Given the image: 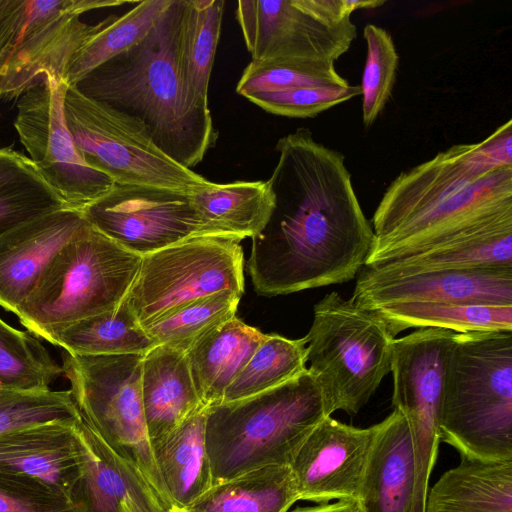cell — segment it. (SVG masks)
<instances>
[{
	"label": "cell",
	"instance_id": "25",
	"mask_svg": "<svg viewBox=\"0 0 512 512\" xmlns=\"http://www.w3.org/2000/svg\"><path fill=\"white\" fill-rule=\"evenodd\" d=\"M425 512H512V460L461 457L428 490Z\"/></svg>",
	"mask_w": 512,
	"mask_h": 512
},
{
	"label": "cell",
	"instance_id": "7",
	"mask_svg": "<svg viewBox=\"0 0 512 512\" xmlns=\"http://www.w3.org/2000/svg\"><path fill=\"white\" fill-rule=\"evenodd\" d=\"M307 342L308 371L319 384L328 414L356 415L390 372L395 336L374 309L333 291L313 309Z\"/></svg>",
	"mask_w": 512,
	"mask_h": 512
},
{
	"label": "cell",
	"instance_id": "40",
	"mask_svg": "<svg viewBox=\"0 0 512 512\" xmlns=\"http://www.w3.org/2000/svg\"><path fill=\"white\" fill-rule=\"evenodd\" d=\"M358 95H361L360 86L348 85L258 92L249 94L245 98L272 114L292 118H311Z\"/></svg>",
	"mask_w": 512,
	"mask_h": 512
},
{
	"label": "cell",
	"instance_id": "26",
	"mask_svg": "<svg viewBox=\"0 0 512 512\" xmlns=\"http://www.w3.org/2000/svg\"><path fill=\"white\" fill-rule=\"evenodd\" d=\"M206 410L187 419L152 447L172 505L188 507L213 485L206 447Z\"/></svg>",
	"mask_w": 512,
	"mask_h": 512
},
{
	"label": "cell",
	"instance_id": "13",
	"mask_svg": "<svg viewBox=\"0 0 512 512\" xmlns=\"http://www.w3.org/2000/svg\"><path fill=\"white\" fill-rule=\"evenodd\" d=\"M68 86L42 76L18 97L14 126L45 182L70 208L83 211L115 183L91 168L76 148L64 113Z\"/></svg>",
	"mask_w": 512,
	"mask_h": 512
},
{
	"label": "cell",
	"instance_id": "19",
	"mask_svg": "<svg viewBox=\"0 0 512 512\" xmlns=\"http://www.w3.org/2000/svg\"><path fill=\"white\" fill-rule=\"evenodd\" d=\"M87 224L82 211L64 208L0 235V306L15 314L52 258Z\"/></svg>",
	"mask_w": 512,
	"mask_h": 512
},
{
	"label": "cell",
	"instance_id": "37",
	"mask_svg": "<svg viewBox=\"0 0 512 512\" xmlns=\"http://www.w3.org/2000/svg\"><path fill=\"white\" fill-rule=\"evenodd\" d=\"M348 85L350 84L337 72L334 64L280 59L251 60L243 70L236 91L245 97L258 92Z\"/></svg>",
	"mask_w": 512,
	"mask_h": 512
},
{
	"label": "cell",
	"instance_id": "30",
	"mask_svg": "<svg viewBox=\"0 0 512 512\" xmlns=\"http://www.w3.org/2000/svg\"><path fill=\"white\" fill-rule=\"evenodd\" d=\"M51 344L73 355L145 354L156 346L125 300L68 326Z\"/></svg>",
	"mask_w": 512,
	"mask_h": 512
},
{
	"label": "cell",
	"instance_id": "10",
	"mask_svg": "<svg viewBox=\"0 0 512 512\" xmlns=\"http://www.w3.org/2000/svg\"><path fill=\"white\" fill-rule=\"evenodd\" d=\"M64 113L83 160L115 184L194 193L211 181L165 155L145 126L83 95L69 85Z\"/></svg>",
	"mask_w": 512,
	"mask_h": 512
},
{
	"label": "cell",
	"instance_id": "39",
	"mask_svg": "<svg viewBox=\"0 0 512 512\" xmlns=\"http://www.w3.org/2000/svg\"><path fill=\"white\" fill-rule=\"evenodd\" d=\"M70 390L17 391L0 387V434L50 421H80Z\"/></svg>",
	"mask_w": 512,
	"mask_h": 512
},
{
	"label": "cell",
	"instance_id": "36",
	"mask_svg": "<svg viewBox=\"0 0 512 512\" xmlns=\"http://www.w3.org/2000/svg\"><path fill=\"white\" fill-rule=\"evenodd\" d=\"M241 296L222 291L193 301L144 326L156 345L187 352L201 337L236 317Z\"/></svg>",
	"mask_w": 512,
	"mask_h": 512
},
{
	"label": "cell",
	"instance_id": "2",
	"mask_svg": "<svg viewBox=\"0 0 512 512\" xmlns=\"http://www.w3.org/2000/svg\"><path fill=\"white\" fill-rule=\"evenodd\" d=\"M512 207V121L481 142L457 144L400 173L372 217L365 266L426 245Z\"/></svg>",
	"mask_w": 512,
	"mask_h": 512
},
{
	"label": "cell",
	"instance_id": "16",
	"mask_svg": "<svg viewBox=\"0 0 512 512\" xmlns=\"http://www.w3.org/2000/svg\"><path fill=\"white\" fill-rule=\"evenodd\" d=\"M376 432L377 424L357 428L325 417L290 464L299 500L356 501Z\"/></svg>",
	"mask_w": 512,
	"mask_h": 512
},
{
	"label": "cell",
	"instance_id": "24",
	"mask_svg": "<svg viewBox=\"0 0 512 512\" xmlns=\"http://www.w3.org/2000/svg\"><path fill=\"white\" fill-rule=\"evenodd\" d=\"M265 336L260 330L234 317L189 348L186 356L191 376L205 409L221 404L225 390Z\"/></svg>",
	"mask_w": 512,
	"mask_h": 512
},
{
	"label": "cell",
	"instance_id": "3",
	"mask_svg": "<svg viewBox=\"0 0 512 512\" xmlns=\"http://www.w3.org/2000/svg\"><path fill=\"white\" fill-rule=\"evenodd\" d=\"M185 0H172L137 44L74 86L86 97L142 123L154 144L191 169L217 139L209 108L194 105L178 73L176 50Z\"/></svg>",
	"mask_w": 512,
	"mask_h": 512
},
{
	"label": "cell",
	"instance_id": "14",
	"mask_svg": "<svg viewBox=\"0 0 512 512\" xmlns=\"http://www.w3.org/2000/svg\"><path fill=\"white\" fill-rule=\"evenodd\" d=\"M455 332L420 328L394 340L392 404L405 416L414 442L417 489L426 505L439 449V423L446 368Z\"/></svg>",
	"mask_w": 512,
	"mask_h": 512
},
{
	"label": "cell",
	"instance_id": "22",
	"mask_svg": "<svg viewBox=\"0 0 512 512\" xmlns=\"http://www.w3.org/2000/svg\"><path fill=\"white\" fill-rule=\"evenodd\" d=\"M356 504L358 512H425L418 495L412 434L397 409L377 423Z\"/></svg>",
	"mask_w": 512,
	"mask_h": 512
},
{
	"label": "cell",
	"instance_id": "15",
	"mask_svg": "<svg viewBox=\"0 0 512 512\" xmlns=\"http://www.w3.org/2000/svg\"><path fill=\"white\" fill-rule=\"evenodd\" d=\"M82 212L95 229L141 257L193 237L222 236L201 217L190 194L169 189L115 184Z\"/></svg>",
	"mask_w": 512,
	"mask_h": 512
},
{
	"label": "cell",
	"instance_id": "23",
	"mask_svg": "<svg viewBox=\"0 0 512 512\" xmlns=\"http://www.w3.org/2000/svg\"><path fill=\"white\" fill-rule=\"evenodd\" d=\"M142 401L152 447L187 419L205 410L196 392L185 352L156 345L144 354Z\"/></svg>",
	"mask_w": 512,
	"mask_h": 512
},
{
	"label": "cell",
	"instance_id": "9",
	"mask_svg": "<svg viewBox=\"0 0 512 512\" xmlns=\"http://www.w3.org/2000/svg\"><path fill=\"white\" fill-rule=\"evenodd\" d=\"M136 3L0 0V98H18L44 75L65 81L73 55L111 17L89 25L80 16L94 9Z\"/></svg>",
	"mask_w": 512,
	"mask_h": 512
},
{
	"label": "cell",
	"instance_id": "4",
	"mask_svg": "<svg viewBox=\"0 0 512 512\" xmlns=\"http://www.w3.org/2000/svg\"><path fill=\"white\" fill-rule=\"evenodd\" d=\"M327 416L322 390L308 369L265 392L208 408L205 436L213 485L266 466H290Z\"/></svg>",
	"mask_w": 512,
	"mask_h": 512
},
{
	"label": "cell",
	"instance_id": "20",
	"mask_svg": "<svg viewBox=\"0 0 512 512\" xmlns=\"http://www.w3.org/2000/svg\"><path fill=\"white\" fill-rule=\"evenodd\" d=\"M80 422H43L0 434V474L69 496L80 473Z\"/></svg>",
	"mask_w": 512,
	"mask_h": 512
},
{
	"label": "cell",
	"instance_id": "8",
	"mask_svg": "<svg viewBox=\"0 0 512 512\" xmlns=\"http://www.w3.org/2000/svg\"><path fill=\"white\" fill-rule=\"evenodd\" d=\"M144 354H62L63 376L82 420L153 490L172 502L157 468L142 401Z\"/></svg>",
	"mask_w": 512,
	"mask_h": 512
},
{
	"label": "cell",
	"instance_id": "43",
	"mask_svg": "<svg viewBox=\"0 0 512 512\" xmlns=\"http://www.w3.org/2000/svg\"><path fill=\"white\" fill-rule=\"evenodd\" d=\"M168 512H191V511L188 510L186 507H181V506L173 504V505H171Z\"/></svg>",
	"mask_w": 512,
	"mask_h": 512
},
{
	"label": "cell",
	"instance_id": "38",
	"mask_svg": "<svg viewBox=\"0 0 512 512\" xmlns=\"http://www.w3.org/2000/svg\"><path fill=\"white\" fill-rule=\"evenodd\" d=\"M363 36L367 55L360 88L363 124L369 128L382 113L392 94L399 56L391 35L384 28L367 24Z\"/></svg>",
	"mask_w": 512,
	"mask_h": 512
},
{
	"label": "cell",
	"instance_id": "28",
	"mask_svg": "<svg viewBox=\"0 0 512 512\" xmlns=\"http://www.w3.org/2000/svg\"><path fill=\"white\" fill-rule=\"evenodd\" d=\"M224 0H185L177 41V68L190 101L208 108L211 70L220 37Z\"/></svg>",
	"mask_w": 512,
	"mask_h": 512
},
{
	"label": "cell",
	"instance_id": "27",
	"mask_svg": "<svg viewBox=\"0 0 512 512\" xmlns=\"http://www.w3.org/2000/svg\"><path fill=\"white\" fill-rule=\"evenodd\" d=\"M201 217L220 235L243 240L259 234L275 208L268 181H234L191 193Z\"/></svg>",
	"mask_w": 512,
	"mask_h": 512
},
{
	"label": "cell",
	"instance_id": "33",
	"mask_svg": "<svg viewBox=\"0 0 512 512\" xmlns=\"http://www.w3.org/2000/svg\"><path fill=\"white\" fill-rule=\"evenodd\" d=\"M172 0H144L90 36L73 55L66 74L68 85L77 84L84 76L107 60L140 42L154 27Z\"/></svg>",
	"mask_w": 512,
	"mask_h": 512
},
{
	"label": "cell",
	"instance_id": "1",
	"mask_svg": "<svg viewBox=\"0 0 512 512\" xmlns=\"http://www.w3.org/2000/svg\"><path fill=\"white\" fill-rule=\"evenodd\" d=\"M268 180L275 208L252 238L246 262L256 292L276 296L353 279L375 234L355 194L345 157L307 128L281 137Z\"/></svg>",
	"mask_w": 512,
	"mask_h": 512
},
{
	"label": "cell",
	"instance_id": "21",
	"mask_svg": "<svg viewBox=\"0 0 512 512\" xmlns=\"http://www.w3.org/2000/svg\"><path fill=\"white\" fill-rule=\"evenodd\" d=\"M80 473L70 492L79 512H168L161 500L81 418Z\"/></svg>",
	"mask_w": 512,
	"mask_h": 512
},
{
	"label": "cell",
	"instance_id": "35",
	"mask_svg": "<svg viewBox=\"0 0 512 512\" xmlns=\"http://www.w3.org/2000/svg\"><path fill=\"white\" fill-rule=\"evenodd\" d=\"M62 376V366L39 338L0 317V387L45 391Z\"/></svg>",
	"mask_w": 512,
	"mask_h": 512
},
{
	"label": "cell",
	"instance_id": "17",
	"mask_svg": "<svg viewBox=\"0 0 512 512\" xmlns=\"http://www.w3.org/2000/svg\"><path fill=\"white\" fill-rule=\"evenodd\" d=\"M351 300L368 309L411 302L512 306V266L440 270L386 279L358 276Z\"/></svg>",
	"mask_w": 512,
	"mask_h": 512
},
{
	"label": "cell",
	"instance_id": "29",
	"mask_svg": "<svg viewBox=\"0 0 512 512\" xmlns=\"http://www.w3.org/2000/svg\"><path fill=\"white\" fill-rule=\"evenodd\" d=\"M298 500L290 466L274 465L214 484L186 508L191 512H288Z\"/></svg>",
	"mask_w": 512,
	"mask_h": 512
},
{
	"label": "cell",
	"instance_id": "6",
	"mask_svg": "<svg viewBox=\"0 0 512 512\" xmlns=\"http://www.w3.org/2000/svg\"><path fill=\"white\" fill-rule=\"evenodd\" d=\"M141 263L89 223L52 258L15 315L48 343L68 326L116 308Z\"/></svg>",
	"mask_w": 512,
	"mask_h": 512
},
{
	"label": "cell",
	"instance_id": "42",
	"mask_svg": "<svg viewBox=\"0 0 512 512\" xmlns=\"http://www.w3.org/2000/svg\"><path fill=\"white\" fill-rule=\"evenodd\" d=\"M291 512H358L356 501L339 500L312 507H300Z\"/></svg>",
	"mask_w": 512,
	"mask_h": 512
},
{
	"label": "cell",
	"instance_id": "12",
	"mask_svg": "<svg viewBox=\"0 0 512 512\" xmlns=\"http://www.w3.org/2000/svg\"><path fill=\"white\" fill-rule=\"evenodd\" d=\"M353 0H241L239 22L252 61L335 64L356 38Z\"/></svg>",
	"mask_w": 512,
	"mask_h": 512
},
{
	"label": "cell",
	"instance_id": "41",
	"mask_svg": "<svg viewBox=\"0 0 512 512\" xmlns=\"http://www.w3.org/2000/svg\"><path fill=\"white\" fill-rule=\"evenodd\" d=\"M0 512H79L69 496L0 474Z\"/></svg>",
	"mask_w": 512,
	"mask_h": 512
},
{
	"label": "cell",
	"instance_id": "32",
	"mask_svg": "<svg viewBox=\"0 0 512 512\" xmlns=\"http://www.w3.org/2000/svg\"><path fill=\"white\" fill-rule=\"evenodd\" d=\"M64 208L70 207L45 182L29 157L0 147V235Z\"/></svg>",
	"mask_w": 512,
	"mask_h": 512
},
{
	"label": "cell",
	"instance_id": "18",
	"mask_svg": "<svg viewBox=\"0 0 512 512\" xmlns=\"http://www.w3.org/2000/svg\"><path fill=\"white\" fill-rule=\"evenodd\" d=\"M486 266H512V209L483 218L416 250L364 266L359 277L386 279Z\"/></svg>",
	"mask_w": 512,
	"mask_h": 512
},
{
	"label": "cell",
	"instance_id": "11",
	"mask_svg": "<svg viewBox=\"0 0 512 512\" xmlns=\"http://www.w3.org/2000/svg\"><path fill=\"white\" fill-rule=\"evenodd\" d=\"M241 240L198 236L141 257L124 300L144 327L198 299L244 293Z\"/></svg>",
	"mask_w": 512,
	"mask_h": 512
},
{
	"label": "cell",
	"instance_id": "34",
	"mask_svg": "<svg viewBox=\"0 0 512 512\" xmlns=\"http://www.w3.org/2000/svg\"><path fill=\"white\" fill-rule=\"evenodd\" d=\"M307 342L266 334L247 364L227 387L221 404L245 399L275 388L303 373Z\"/></svg>",
	"mask_w": 512,
	"mask_h": 512
},
{
	"label": "cell",
	"instance_id": "5",
	"mask_svg": "<svg viewBox=\"0 0 512 512\" xmlns=\"http://www.w3.org/2000/svg\"><path fill=\"white\" fill-rule=\"evenodd\" d=\"M439 440L461 457L512 460V331L455 333Z\"/></svg>",
	"mask_w": 512,
	"mask_h": 512
},
{
	"label": "cell",
	"instance_id": "31",
	"mask_svg": "<svg viewBox=\"0 0 512 512\" xmlns=\"http://www.w3.org/2000/svg\"><path fill=\"white\" fill-rule=\"evenodd\" d=\"M373 309L394 336L408 328H441L455 333L512 331V306L411 302Z\"/></svg>",
	"mask_w": 512,
	"mask_h": 512
}]
</instances>
